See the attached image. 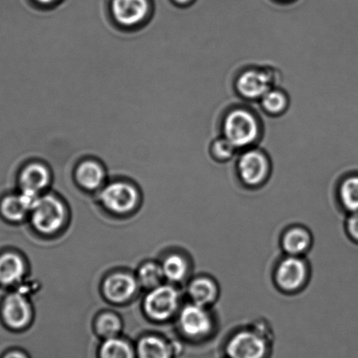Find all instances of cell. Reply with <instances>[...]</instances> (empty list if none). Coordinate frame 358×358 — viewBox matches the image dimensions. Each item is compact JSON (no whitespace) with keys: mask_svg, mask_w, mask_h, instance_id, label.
Instances as JSON below:
<instances>
[{"mask_svg":"<svg viewBox=\"0 0 358 358\" xmlns=\"http://www.w3.org/2000/svg\"><path fill=\"white\" fill-rule=\"evenodd\" d=\"M189 295L194 303L206 307L217 300L218 288L213 280L208 278H199L190 284Z\"/></svg>","mask_w":358,"mask_h":358,"instance_id":"ac0fdd59","label":"cell"},{"mask_svg":"<svg viewBox=\"0 0 358 358\" xmlns=\"http://www.w3.org/2000/svg\"><path fill=\"white\" fill-rule=\"evenodd\" d=\"M136 289V280L127 273H115L103 284L104 294L108 300L115 303H122L129 300Z\"/></svg>","mask_w":358,"mask_h":358,"instance_id":"7c38bea8","label":"cell"},{"mask_svg":"<svg viewBox=\"0 0 358 358\" xmlns=\"http://www.w3.org/2000/svg\"><path fill=\"white\" fill-rule=\"evenodd\" d=\"M1 358H32L29 354L22 350H12L8 351Z\"/></svg>","mask_w":358,"mask_h":358,"instance_id":"83f0119b","label":"cell"},{"mask_svg":"<svg viewBox=\"0 0 358 358\" xmlns=\"http://www.w3.org/2000/svg\"><path fill=\"white\" fill-rule=\"evenodd\" d=\"M76 180L83 187L88 190L97 189L103 183L104 171L99 163L94 161L83 162L76 173Z\"/></svg>","mask_w":358,"mask_h":358,"instance_id":"d6986e66","label":"cell"},{"mask_svg":"<svg viewBox=\"0 0 358 358\" xmlns=\"http://www.w3.org/2000/svg\"><path fill=\"white\" fill-rule=\"evenodd\" d=\"M25 274V265L15 253L8 252L0 256V283L6 286L18 283Z\"/></svg>","mask_w":358,"mask_h":358,"instance_id":"2e32d148","label":"cell"},{"mask_svg":"<svg viewBox=\"0 0 358 358\" xmlns=\"http://www.w3.org/2000/svg\"><path fill=\"white\" fill-rule=\"evenodd\" d=\"M65 210L60 201L53 196L38 198L32 210V222L44 234L57 232L64 224Z\"/></svg>","mask_w":358,"mask_h":358,"instance_id":"3957f363","label":"cell"},{"mask_svg":"<svg viewBox=\"0 0 358 358\" xmlns=\"http://www.w3.org/2000/svg\"><path fill=\"white\" fill-rule=\"evenodd\" d=\"M180 326L182 333L193 340H201L210 335L213 322L203 306L187 305L180 315Z\"/></svg>","mask_w":358,"mask_h":358,"instance_id":"8992f818","label":"cell"},{"mask_svg":"<svg viewBox=\"0 0 358 358\" xmlns=\"http://www.w3.org/2000/svg\"><path fill=\"white\" fill-rule=\"evenodd\" d=\"M38 198V194L26 191H22L19 196H8L2 201V213L8 220L22 221L29 211H32Z\"/></svg>","mask_w":358,"mask_h":358,"instance_id":"4fadbf2b","label":"cell"},{"mask_svg":"<svg viewBox=\"0 0 358 358\" xmlns=\"http://www.w3.org/2000/svg\"><path fill=\"white\" fill-rule=\"evenodd\" d=\"M311 236L301 228H294L284 235L282 245L290 256H299L307 252L311 245Z\"/></svg>","mask_w":358,"mask_h":358,"instance_id":"ffe728a7","label":"cell"},{"mask_svg":"<svg viewBox=\"0 0 358 358\" xmlns=\"http://www.w3.org/2000/svg\"><path fill=\"white\" fill-rule=\"evenodd\" d=\"M96 358H137L136 350L120 337L106 339L97 350Z\"/></svg>","mask_w":358,"mask_h":358,"instance_id":"e0dca14e","label":"cell"},{"mask_svg":"<svg viewBox=\"0 0 358 358\" xmlns=\"http://www.w3.org/2000/svg\"><path fill=\"white\" fill-rule=\"evenodd\" d=\"M347 227L350 236H352L354 239H356V241H358V212H355L349 218Z\"/></svg>","mask_w":358,"mask_h":358,"instance_id":"4316f807","label":"cell"},{"mask_svg":"<svg viewBox=\"0 0 358 358\" xmlns=\"http://www.w3.org/2000/svg\"><path fill=\"white\" fill-rule=\"evenodd\" d=\"M274 83L273 75L264 69H248L239 74L236 80V89L239 95L248 100L262 99Z\"/></svg>","mask_w":358,"mask_h":358,"instance_id":"277c9868","label":"cell"},{"mask_svg":"<svg viewBox=\"0 0 358 358\" xmlns=\"http://www.w3.org/2000/svg\"><path fill=\"white\" fill-rule=\"evenodd\" d=\"M149 10L148 0H113L111 11L120 25L134 27L143 22Z\"/></svg>","mask_w":358,"mask_h":358,"instance_id":"30bf717a","label":"cell"},{"mask_svg":"<svg viewBox=\"0 0 358 358\" xmlns=\"http://www.w3.org/2000/svg\"><path fill=\"white\" fill-rule=\"evenodd\" d=\"M268 353V341L256 330H241L225 345L226 358H267Z\"/></svg>","mask_w":358,"mask_h":358,"instance_id":"7a4b0ae2","label":"cell"},{"mask_svg":"<svg viewBox=\"0 0 358 358\" xmlns=\"http://www.w3.org/2000/svg\"><path fill=\"white\" fill-rule=\"evenodd\" d=\"M178 301L179 295L175 288L169 286L155 287L145 298V312L152 319L164 321L176 312Z\"/></svg>","mask_w":358,"mask_h":358,"instance_id":"52a82bcc","label":"cell"},{"mask_svg":"<svg viewBox=\"0 0 358 358\" xmlns=\"http://www.w3.org/2000/svg\"><path fill=\"white\" fill-rule=\"evenodd\" d=\"M138 199L136 189L124 182L111 183L101 193V200L104 206L115 213L123 214L133 210Z\"/></svg>","mask_w":358,"mask_h":358,"instance_id":"ba28073f","label":"cell"},{"mask_svg":"<svg viewBox=\"0 0 358 358\" xmlns=\"http://www.w3.org/2000/svg\"><path fill=\"white\" fill-rule=\"evenodd\" d=\"M50 180L48 169L40 163H33L26 166L20 177L22 191L36 194L48 185Z\"/></svg>","mask_w":358,"mask_h":358,"instance_id":"9a60e30c","label":"cell"},{"mask_svg":"<svg viewBox=\"0 0 358 358\" xmlns=\"http://www.w3.org/2000/svg\"><path fill=\"white\" fill-rule=\"evenodd\" d=\"M36 2L40 3L41 5H50L52 3L55 2V0H36Z\"/></svg>","mask_w":358,"mask_h":358,"instance_id":"f1b7e54d","label":"cell"},{"mask_svg":"<svg viewBox=\"0 0 358 358\" xmlns=\"http://www.w3.org/2000/svg\"><path fill=\"white\" fill-rule=\"evenodd\" d=\"M164 277L162 267L156 264H145L138 271V279L142 286L147 288H155L159 287V283Z\"/></svg>","mask_w":358,"mask_h":358,"instance_id":"d4e9b609","label":"cell"},{"mask_svg":"<svg viewBox=\"0 0 358 358\" xmlns=\"http://www.w3.org/2000/svg\"><path fill=\"white\" fill-rule=\"evenodd\" d=\"M340 196L348 210L358 212V176H350L341 185Z\"/></svg>","mask_w":358,"mask_h":358,"instance_id":"7402d4cb","label":"cell"},{"mask_svg":"<svg viewBox=\"0 0 358 358\" xmlns=\"http://www.w3.org/2000/svg\"><path fill=\"white\" fill-rule=\"evenodd\" d=\"M307 266L298 256H289L280 262L276 271V280L286 291L299 289L307 278Z\"/></svg>","mask_w":358,"mask_h":358,"instance_id":"9c48e42d","label":"cell"},{"mask_svg":"<svg viewBox=\"0 0 358 358\" xmlns=\"http://www.w3.org/2000/svg\"><path fill=\"white\" fill-rule=\"evenodd\" d=\"M260 103L267 114L279 116L287 110L289 100L283 90L273 88L260 99Z\"/></svg>","mask_w":358,"mask_h":358,"instance_id":"44dd1931","label":"cell"},{"mask_svg":"<svg viewBox=\"0 0 358 358\" xmlns=\"http://www.w3.org/2000/svg\"><path fill=\"white\" fill-rule=\"evenodd\" d=\"M96 332L104 340L117 337L121 330V322L117 315L104 314L101 315L96 322Z\"/></svg>","mask_w":358,"mask_h":358,"instance_id":"cb8c5ba5","label":"cell"},{"mask_svg":"<svg viewBox=\"0 0 358 358\" xmlns=\"http://www.w3.org/2000/svg\"><path fill=\"white\" fill-rule=\"evenodd\" d=\"M222 133L238 150L252 148L262 134L256 115L245 108H235L225 115Z\"/></svg>","mask_w":358,"mask_h":358,"instance_id":"6da1fadb","label":"cell"},{"mask_svg":"<svg viewBox=\"0 0 358 358\" xmlns=\"http://www.w3.org/2000/svg\"><path fill=\"white\" fill-rule=\"evenodd\" d=\"M137 358H175V350L171 344L161 337L148 336L138 341L136 347Z\"/></svg>","mask_w":358,"mask_h":358,"instance_id":"5bb4252c","label":"cell"},{"mask_svg":"<svg viewBox=\"0 0 358 358\" xmlns=\"http://www.w3.org/2000/svg\"><path fill=\"white\" fill-rule=\"evenodd\" d=\"M32 315L29 301L20 293L10 294L3 306V316L6 324L13 329L25 328Z\"/></svg>","mask_w":358,"mask_h":358,"instance_id":"8fae6325","label":"cell"},{"mask_svg":"<svg viewBox=\"0 0 358 358\" xmlns=\"http://www.w3.org/2000/svg\"><path fill=\"white\" fill-rule=\"evenodd\" d=\"M238 151L227 138L222 136L215 140L211 145V154L219 162H227Z\"/></svg>","mask_w":358,"mask_h":358,"instance_id":"484cf974","label":"cell"},{"mask_svg":"<svg viewBox=\"0 0 358 358\" xmlns=\"http://www.w3.org/2000/svg\"><path fill=\"white\" fill-rule=\"evenodd\" d=\"M238 171L243 182L248 185H260L269 176V159L259 149H248L238 159Z\"/></svg>","mask_w":358,"mask_h":358,"instance_id":"5b68a950","label":"cell"},{"mask_svg":"<svg viewBox=\"0 0 358 358\" xmlns=\"http://www.w3.org/2000/svg\"><path fill=\"white\" fill-rule=\"evenodd\" d=\"M175 1L179 5H187L192 1V0H175Z\"/></svg>","mask_w":358,"mask_h":358,"instance_id":"f546056e","label":"cell"},{"mask_svg":"<svg viewBox=\"0 0 358 358\" xmlns=\"http://www.w3.org/2000/svg\"><path fill=\"white\" fill-rule=\"evenodd\" d=\"M162 267L164 277L171 281L182 280L187 272V262L179 255L169 256Z\"/></svg>","mask_w":358,"mask_h":358,"instance_id":"603a6c76","label":"cell"}]
</instances>
